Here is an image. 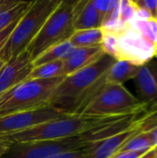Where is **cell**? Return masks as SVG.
<instances>
[{
	"instance_id": "cell-3",
	"label": "cell",
	"mask_w": 157,
	"mask_h": 158,
	"mask_svg": "<svg viewBox=\"0 0 157 158\" xmlns=\"http://www.w3.org/2000/svg\"><path fill=\"white\" fill-rule=\"evenodd\" d=\"M66 76L46 80H26L0 94V118L47 106L56 88Z\"/></svg>"
},
{
	"instance_id": "cell-16",
	"label": "cell",
	"mask_w": 157,
	"mask_h": 158,
	"mask_svg": "<svg viewBox=\"0 0 157 158\" xmlns=\"http://www.w3.org/2000/svg\"><path fill=\"white\" fill-rule=\"evenodd\" d=\"M139 68V66L126 60H116L106 73L105 81L109 84L123 85L129 80L135 79Z\"/></svg>"
},
{
	"instance_id": "cell-13",
	"label": "cell",
	"mask_w": 157,
	"mask_h": 158,
	"mask_svg": "<svg viewBox=\"0 0 157 158\" xmlns=\"http://www.w3.org/2000/svg\"><path fill=\"white\" fill-rule=\"evenodd\" d=\"M105 52L102 46L96 47H73L69 54L63 59L64 75L73 74L98 60Z\"/></svg>"
},
{
	"instance_id": "cell-18",
	"label": "cell",
	"mask_w": 157,
	"mask_h": 158,
	"mask_svg": "<svg viewBox=\"0 0 157 158\" xmlns=\"http://www.w3.org/2000/svg\"><path fill=\"white\" fill-rule=\"evenodd\" d=\"M73 49V45L70 44L69 41L64 42L60 44L55 45L48 50H46L44 53L40 55L32 63L34 67H39L41 65L56 61V60H63L69 52Z\"/></svg>"
},
{
	"instance_id": "cell-11",
	"label": "cell",
	"mask_w": 157,
	"mask_h": 158,
	"mask_svg": "<svg viewBox=\"0 0 157 158\" xmlns=\"http://www.w3.org/2000/svg\"><path fill=\"white\" fill-rule=\"evenodd\" d=\"M33 68L27 50L6 61L0 71V94L28 80Z\"/></svg>"
},
{
	"instance_id": "cell-2",
	"label": "cell",
	"mask_w": 157,
	"mask_h": 158,
	"mask_svg": "<svg viewBox=\"0 0 157 158\" xmlns=\"http://www.w3.org/2000/svg\"><path fill=\"white\" fill-rule=\"evenodd\" d=\"M144 104V103H143ZM143 104L130 112L110 115V116H84V115H68L64 118L54 119L30 129H26L18 132L1 134L0 143L8 144L36 141H51L60 140L80 136L85 132L91 131L94 129L105 126L114 122L122 117L137 111Z\"/></svg>"
},
{
	"instance_id": "cell-33",
	"label": "cell",
	"mask_w": 157,
	"mask_h": 158,
	"mask_svg": "<svg viewBox=\"0 0 157 158\" xmlns=\"http://www.w3.org/2000/svg\"><path fill=\"white\" fill-rule=\"evenodd\" d=\"M1 2H2V0H0V3H1Z\"/></svg>"
},
{
	"instance_id": "cell-19",
	"label": "cell",
	"mask_w": 157,
	"mask_h": 158,
	"mask_svg": "<svg viewBox=\"0 0 157 158\" xmlns=\"http://www.w3.org/2000/svg\"><path fill=\"white\" fill-rule=\"evenodd\" d=\"M65 76L63 69V60L49 62L39 67H34L28 80H46Z\"/></svg>"
},
{
	"instance_id": "cell-20",
	"label": "cell",
	"mask_w": 157,
	"mask_h": 158,
	"mask_svg": "<svg viewBox=\"0 0 157 158\" xmlns=\"http://www.w3.org/2000/svg\"><path fill=\"white\" fill-rule=\"evenodd\" d=\"M31 1H19L15 6L0 12V31L5 30L14 21L20 19L28 10Z\"/></svg>"
},
{
	"instance_id": "cell-29",
	"label": "cell",
	"mask_w": 157,
	"mask_h": 158,
	"mask_svg": "<svg viewBox=\"0 0 157 158\" xmlns=\"http://www.w3.org/2000/svg\"><path fill=\"white\" fill-rule=\"evenodd\" d=\"M149 134V138H150V141L153 144V146L156 145L157 144V127L155 128L154 130H152L151 131L148 132Z\"/></svg>"
},
{
	"instance_id": "cell-15",
	"label": "cell",
	"mask_w": 157,
	"mask_h": 158,
	"mask_svg": "<svg viewBox=\"0 0 157 158\" xmlns=\"http://www.w3.org/2000/svg\"><path fill=\"white\" fill-rule=\"evenodd\" d=\"M129 25L140 32L157 50V19L151 18L145 11L138 8Z\"/></svg>"
},
{
	"instance_id": "cell-5",
	"label": "cell",
	"mask_w": 157,
	"mask_h": 158,
	"mask_svg": "<svg viewBox=\"0 0 157 158\" xmlns=\"http://www.w3.org/2000/svg\"><path fill=\"white\" fill-rule=\"evenodd\" d=\"M76 1H60L41 31L26 49L32 62L49 48L69 41L75 31L73 9Z\"/></svg>"
},
{
	"instance_id": "cell-1",
	"label": "cell",
	"mask_w": 157,
	"mask_h": 158,
	"mask_svg": "<svg viewBox=\"0 0 157 158\" xmlns=\"http://www.w3.org/2000/svg\"><path fill=\"white\" fill-rule=\"evenodd\" d=\"M116 59L105 54L92 65L66 76L56 88L47 106L69 115H80L106 83V73Z\"/></svg>"
},
{
	"instance_id": "cell-8",
	"label": "cell",
	"mask_w": 157,
	"mask_h": 158,
	"mask_svg": "<svg viewBox=\"0 0 157 158\" xmlns=\"http://www.w3.org/2000/svg\"><path fill=\"white\" fill-rule=\"evenodd\" d=\"M114 35L116 60H126L141 67L155 56L156 48L130 25Z\"/></svg>"
},
{
	"instance_id": "cell-24",
	"label": "cell",
	"mask_w": 157,
	"mask_h": 158,
	"mask_svg": "<svg viewBox=\"0 0 157 158\" xmlns=\"http://www.w3.org/2000/svg\"><path fill=\"white\" fill-rule=\"evenodd\" d=\"M137 8L145 11L151 18L157 19V0H134Z\"/></svg>"
},
{
	"instance_id": "cell-7",
	"label": "cell",
	"mask_w": 157,
	"mask_h": 158,
	"mask_svg": "<svg viewBox=\"0 0 157 158\" xmlns=\"http://www.w3.org/2000/svg\"><path fill=\"white\" fill-rule=\"evenodd\" d=\"M86 145L82 135L51 141H36L9 144L2 158H47L58 154L81 150Z\"/></svg>"
},
{
	"instance_id": "cell-22",
	"label": "cell",
	"mask_w": 157,
	"mask_h": 158,
	"mask_svg": "<svg viewBox=\"0 0 157 158\" xmlns=\"http://www.w3.org/2000/svg\"><path fill=\"white\" fill-rule=\"evenodd\" d=\"M137 6L133 0H119L118 21L121 29L126 28L137 13Z\"/></svg>"
},
{
	"instance_id": "cell-14",
	"label": "cell",
	"mask_w": 157,
	"mask_h": 158,
	"mask_svg": "<svg viewBox=\"0 0 157 158\" xmlns=\"http://www.w3.org/2000/svg\"><path fill=\"white\" fill-rule=\"evenodd\" d=\"M75 31L100 29L103 19L93 6V0L76 1L73 9Z\"/></svg>"
},
{
	"instance_id": "cell-32",
	"label": "cell",
	"mask_w": 157,
	"mask_h": 158,
	"mask_svg": "<svg viewBox=\"0 0 157 158\" xmlns=\"http://www.w3.org/2000/svg\"><path fill=\"white\" fill-rule=\"evenodd\" d=\"M155 57H157V50L156 52H155Z\"/></svg>"
},
{
	"instance_id": "cell-31",
	"label": "cell",
	"mask_w": 157,
	"mask_h": 158,
	"mask_svg": "<svg viewBox=\"0 0 157 158\" xmlns=\"http://www.w3.org/2000/svg\"><path fill=\"white\" fill-rule=\"evenodd\" d=\"M5 64H6V61H4V60L0 59V71H1V69H3V67L5 66Z\"/></svg>"
},
{
	"instance_id": "cell-27",
	"label": "cell",
	"mask_w": 157,
	"mask_h": 158,
	"mask_svg": "<svg viewBox=\"0 0 157 158\" xmlns=\"http://www.w3.org/2000/svg\"><path fill=\"white\" fill-rule=\"evenodd\" d=\"M145 153L132 152V151H119L110 158H140Z\"/></svg>"
},
{
	"instance_id": "cell-30",
	"label": "cell",
	"mask_w": 157,
	"mask_h": 158,
	"mask_svg": "<svg viewBox=\"0 0 157 158\" xmlns=\"http://www.w3.org/2000/svg\"><path fill=\"white\" fill-rule=\"evenodd\" d=\"M9 144L6 143H0V158L3 157V156L6 153V151L8 150Z\"/></svg>"
},
{
	"instance_id": "cell-23",
	"label": "cell",
	"mask_w": 157,
	"mask_h": 158,
	"mask_svg": "<svg viewBox=\"0 0 157 158\" xmlns=\"http://www.w3.org/2000/svg\"><path fill=\"white\" fill-rule=\"evenodd\" d=\"M118 2L119 0H93L94 7L99 12L103 19L118 6Z\"/></svg>"
},
{
	"instance_id": "cell-9",
	"label": "cell",
	"mask_w": 157,
	"mask_h": 158,
	"mask_svg": "<svg viewBox=\"0 0 157 158\" xmlns=\"http://www.w3.org/2000/svg\"><path fill=\"white\" fill-rule=\"evenodd\" d=\"M143 112L141 114L134 125H132L130 128L106 139L87 143L82 149L86 155V157L110 158L115 154L119 152L122 146L132 137L143 132H149L151 131V128L143 115Z\"/></svg>"
},
{
	"instance_id": "cell-26",
	"label": "cell",
	"mask_w": 157,
	"mask_h": 158,
	"mask_svg": "<svg viewBox=\"0 0 157 158\" xmlns=\"http://www.w3.org/2000/svg\"><path fill=\"white\" fill-rule=\"evenodd\" d=\"M47 158H87L83 150H77L72 152H66L62 154H58L53 156H49Z\"/></svg>"
},
{
	"instance_id": "cell-10",
	"label": "cell",
	"mask_w": 157,
	"mask_h": 158,
	"mask_svg": "<svg viewBox=\"0 0 157 158\" xmlns=\"http://www.w3.org/2000/svg\"><path fill=\"white\" fill-rule=\"evenodd\" d=\"M68 115L52 106H44L31 111L2 117L0 118V135L18 132Z\"/></svg>"
},
{
	"instance_id": "cell-17",
	"label": "cell",
	"mask_w": 157,
	"mask_h": 158,
	"mask_svg": "<svg viewBox=\"0 0 157 158\" xmlns=\"http://www.w3.org/2000/svg\"><path fill=\"white\" fill-rule=\"evenodd\" d=\"M104 37L102 29L75 31L69 39L73 47H96L101 46Z\"/></svg>"
},
{
	"instance_id": "cell-4",
	"label": "cell",
	"mask_w": 157,
	"mask_h": 158,
	"mask_svg": "<svg viewBox=\"0 0 157 158\" xmlns=\"http://www.w3.org/2000/svg\"><path fill=\"white\" fill-rule=\"evenodd\" d=\"M59 3L60 1L56 0L31 1L30 7L19 19L5 47L0 52V59L6 62L24 52Z\"/></svg>"
},
{
	"instance_id": "cell-25",
	"label": "cell",
	"mask_w": 157,
	"mask_h": 158,
	"mask_svg": "<svg viewBox=\"0 0 157 158\" xmlns=\"http://www.w3.org/2000/svg\"><path fill=\"white\" fill-rule=\"evenodd\" d=\"M19 20V19L18 20H16V21H14L12 24H10V25H9L8 27H6L5 30H3L2 31H0V52H1L2 49L5 47L6 42L8 41V39H9V37H10V35H11L13 30H14L15 27L17 26Z\"/></svg>"
},
{
	"instance_id": "cell-12",
	"label": "cell",
	"mask_w": 157,
	"mask_h": 158,
	"mask_svg": "<svg viewBox=\"0 0 157 158\" xmlns=\"http://www.w3.org/2000/svg\"><path fill=\"white\" fill-rule=\"evenodd\" d=\"M135 85L140 100L144 103L157 101V61L151 60L139 68Z\"/></svg>"
},
{
	"instance_id": "cell-6",
	"label": "cell",
	"mask_w": 157,
	"mask_h": 158,
	"mask_svg": "<svg viewBox=\"0 0 157 158\" xmlns=\"http://www.w3.org/2000/svg\"><path fill=\"white\" fill-rule=\"evenodd\" d=\"M144 102L135 97L124 85L105 83L86 105L80 115L110 116L132 111Z\"/></svg>"
},
{
	"instance_id": "cell-21",
	"label": "cell",
	"mask_w": 157,
	"mask_h": 158,
	"mask_svg": "<svg viewBox=\"0 0 157 158\" xmlns=\"http://www.w3.org/2000/svg\"><path fill=\"white\" fill-rule=\"evenodd\" d=\"M153 147V144L150 141L148 132L140 133L130 140H129L120 149V151H132V152H141L146 153Z\"/></svg>"
},
{
	"instance_id": "cell-28",
	"label": "cell",
	"mask_w": 157,
	"mask_h": 158,
	"mask_svg": "<svg viewBox=\"0 0 157 158\" xmlns=\"http://www.w3.org/2000/svg\"><path fill=\"white\" fill-rule=\"evenodd\" d=\"M140 158H157V144L148 150L142 157Z\"/></svg>"
}]
</instances>
